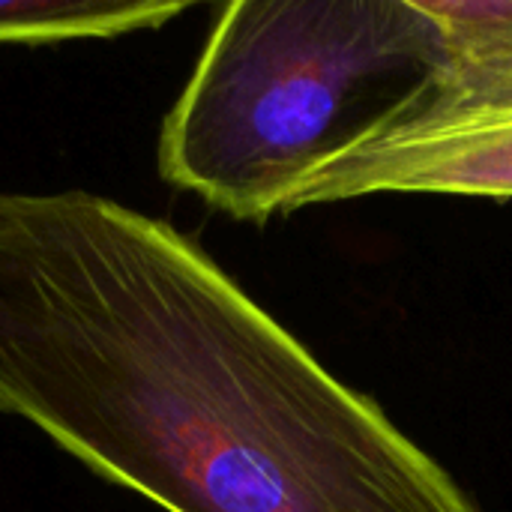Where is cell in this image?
I'll use <instances>...</instances> for the list:
<instances>
[{"label": "cell", "instance_id": "obj_1", "mask_svg": "<svg viewBox=\"0 0 512 512\" xmlns=\"http://www.w3.org/2000/svg\"><path fill=\"white\" fill-rule=\"evenodd\" d=\"M0 414L168 512H480L174 225L0 192Z\"/></svg>", "mask_w": 512, "mask_h": 512}, {"label": "cell", "instance_id": "obj_2", "mask_svg": "<svg viewBox=\"0 0 512 512\" xmlns=\"http://www.w3.org/2000/svg\"><path fill=\"white\" fill-rule=\"evenodd\" d=\"M438 27L420 0H234L165 114L159 174L240 222L378 132L426 78Z\"/></svg>", "mask_w": 512, "mask_h": 512}, {"label": "cell", "instance_id": "obj_3", "mask_svg": "<svg viewBox=\"0 0 512 512\" xmlns=\"http://www.w3.org/2000/svg\"><path fill=\"white\" fill-rule=\"evenodd\" d=\"M384 192L512 198V111L360 141L312 171L285 213Z\"/></svg>", "mask_w": 512, "mask_h": 512}, {"label": "cell", "instance_id": "obj_4", "mask_svg": "<svg viewBox=\"0 0 512 512\" xmlns=\"http://www.w3.org/2000/svg\"><path fill=\"white\" fill-rule=\"evenodd\" d=\"M420 3L438 27L435 63L369 138L512 111V0Z\"/></svg>", "mask_w": 512, "mask_h": 512}, {"label": "cell", "instance_id": "obj_5", "mask_svg": "<svg viewBox=\"0 0 512 512\" xmlns=\"http://www.w3.org/2000/svg\"><path fill=\"white\" fill-rule=\"evenodd\" d=\"M186 3L159 0H0V42L51 45L156 30Z\"/></svg>", "mask_w": 512, "mask_h": 512}]
</instances>
